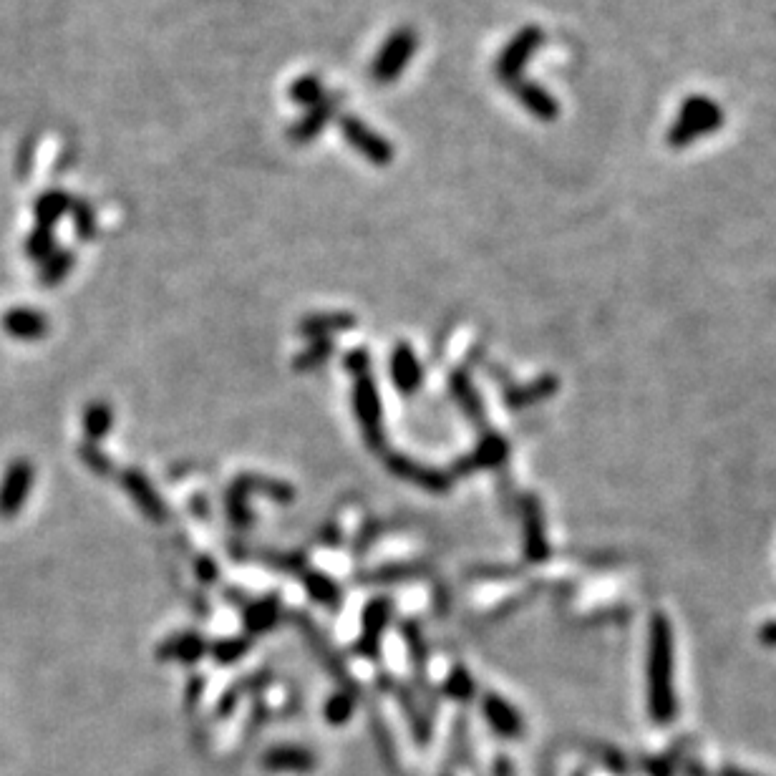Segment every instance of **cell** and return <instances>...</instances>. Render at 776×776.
Instances as JSON below:
<instances>
[{
    "label": "cell",
    "instance_id": "cell-28",
    "mask_svg": "<svg viewBox=\"0 0 776 776\" xmlns=\"http://www.w3.org/2000/svg\"><path fill=\"white\" fill-rule=\"evenodd\" d=\"M247 643H240V640H227V643L217 645V661H235V658H240L242 653H245Z\"/></svg>",
    "mask_w": 776,
    "mask_h": 776
},
{
    "label": "cell",
    "instance_id": "cell-9",
    "mask_svg": "<svg viewBox=\"0 0 776 776\" xmlns=\"http://www.w3.org/2000/svg\"><path fill=\"white\" fill-rule=\"evenodd\" d=\"M484 716H487L489 726L497 731L499 736H507V739H517L522 734V719L520 714L509 706L507 701H502L499 696H487L484 698Z\"/></svg>",
    "mask_w": 776,
    "mask_h": 776
},
{
    "label": "cell",
    "instance_id": "cell-8",
    "mask_svg": "<svg viewBox=\"0 0 776 776\" xmlns=\"http://www.w3.org/2000/svg\"><path fill=\"white\" fill-rule=\"evenodd\" d=\"M263 766L268 771H290V774H308L315 769V756L308 749H300V746H278V749H270L265 754Z\"/></svg>",
    "mask_w": 776,
    "mask_h": 776
},
{
    "label": "cell",
    "instance_id": "cell-14",
    "mask_svg": "<svg viewBox=\"0 0 776 776\" xmlns=\"http://www.w3.org/2000/svg\"><path fill=\"white\" fill-rule=\"evenodd\" d=\"M71 200L63 192H46L41 200L36 202V227H46L51 230L66 212H69Z\"/></svg>",
    "mask_w": 776,
    "mask_h": 776
},
{
    "label": "cell",
    "instance_id": "cell-4",
    "mask_svg": "<svg viewBox=\"0 0 776 776\" xmlns=\"http://www.w3.org/2000/svg\"><path fill=\"white\" fill-rule=\"evenodd\" d=\"M542 43V31L537 26L525 28L514 36V41L504 48V53L497 61V74L504 84H517L520 81V71L525 69L527 58L540 48Z\"/></svg>",
    "mask_w": 776,
    "mask_h": 776
},
{
    "label": "cell",
    "instance_id": "cell-20",
    "mask_svg": "<svg viewBox=\"0 0 776 776\" xmlns=\"http://www.w3.org/2000/svg\"><path fill=\"white\" fill-rule=\"evenodd\" d=\"M26 252L33 257V260H46L48 255L53 252V230H46V227H36L31 232L26 242Z\"/></svg>",
    "mask_w": 776,
    "mask_h": 776
},
{
    "label": "cell",
    "instance_id": "cell-7",
    "mask_svg": "<svg viewBox=\"0 0 776 776\" xmlns=\"http://www.w3.org/2000/svg\"><path fill=\"white\" fill-rule=\"evenodd\" d=\"M3 328L8 336L18 338V341H38L46 336L48 320L33 308H11L3 315Z\"/></svg>",
    "mask_w": 776,
    "mask_h": 776
},
{
    "label": "cell",
    "instance_id": "cell-19",
    "mask_svg": "<svg viewBox=\"0 0 776 776\" xmlns=\"http://www.w3.org/2000/svg\"><path fill=\"white\" fill-rule=\"evenodd\" d=\"M290 96H293L298 104H305V106H315L320 104V96H323V89H320V81L313 79V76H303V79H298L293 84V89H290Z\"/></svg>",
    "mask_w": 776,
    "mask_h": 776
},
{
    "label": "cell",
    "instance_id": "cell-10",
    "mask_svg": "<svg viewBox=\"0 0 776 776\" xmlns=\"http://www.w3.org/2000/svg\"><path fill=\"white\" fill-rule=\"evenodd\" d=\"M356 414L361 419L363 429L368 436H373L378 431V419H381V401H378L376 386L368 376H361L356 381Z\"/></svg>",
    "mask_w": 776,
    "mask_h": 776
},
{
    "label": "cell",
    "instance_id": "cell-27",
    "mask_svg": "<svg viewBox=\"0 0 776 776\" xmlns=\"http://www.w3.org/2000/svg\"><path fill=\"white\" fill-rule=\"evenodd\" d=\"M74 217H76V230H79L81 237L94 235V215H91L89 205H76Z\"/></svg>",
    "mask_w": 776,
    "mask_h": 776
},
{
    "label": "cell",
    "instance_id": "cell-17",
    "mask_svg": "<svg viewBox=\"0 0 776 776\" xmlns=\"http://www.w3.org/2000/svg\"><path fill=\"white\" fill-rule=\"evenodd\" d=\"M202 653H205V643L197 635H182L162 648V656L179 658V661H197Z\"/></svg>",
    "mask_w": 776,
    "mask_h": 776
},
{
    "label": "cell",
    "instance_id": "cell-25",
    "mask_svg": "<svg viewBox=\"0 0 776 776\" xmlns=\"http://www.w3.org/2000/svg\"><path fill=\"white\" fill-rule=\"evenodd\" d=\"M446 691H449V696H457V698H469L474 691V683L472 678L467 676L464 671H457L454 676L449 678V683H446Z\"/></svg>",
    "mask_w": 776,
    "mask_h": 776
},
{
    "label": "cell",
    "instance_id": "cell-16",
    "mask_svg": "<svg viewBox=\"0 0 776 776\" xmlns=\"http://www.w3.org/2000/svg\"><path fill=\"white\" fill-rule=\"evenodd\" d=\"M43 270H41V280L46 285H56L61 283L66 275H69L71 265H74V255L66 250H53L51 255L43 260Z\"/></svg>",
    "mask_w": 776,
    "mask_h": 776
},
{
    "label": "cell",
    "instance_id": "cell-12",
    "mask_svg": "<svg viewBox=\"0 0 776 776\" xmlns=\"http://www.w3.org/2000/svg\"><path fill=\"white\" fill-rule=\"evenodd\" d=\"M512 91L517 94V99L522 101V104L527 106V111L530 114H535L537 119H545V121H552L557 114H560V106H557V101L552 99L550 94H547L545 89H540L537 84H530V81H517V84H512Z\"/></svg>",
    "mask_w": 776,
    "mask_h": 776
},
{
    "label": "cell",
    "instance_id": "cell-1",
    "mask_svg": "<svg viewBox=\"0 0 776 776\" xmlns=\"http://www.w3.org/2000/svg\"><path fill=\"white\" fill-rule=\"evenodd\" d=\"M648 686H651V714L658 724H671L676 716V693H673V635L671 623L656 615L651 628V663H648Z\"/></svg>",
    "mask_w": 776,
    "mask_h": 776
},
{
    "label": "cell",
    "instance_id": "cell-11",
    "mask_svg": "<svg viewBox=\"0 0 776 776\" xmlns=\"http://www.w3.org/2000/svg\"><path fill=\"white\" fill-rule=\"evenodd\" d=\"M391 376H394V383L399 386L401 394H414L416 388H419L421 366L419 358L414 356L409 346L396 348L394 358H391Z\"/></svg>",
    "mask_w": 776,
    "mask_h": 776
},
{
    "label": "cell",
    "instance_id": "cell-3",
    "mask_svg": "<svg viewBox=\"0 0 776 776\" xmlns=\"http://www.w3.org/2000/svg\"><path fill=\"white\" fill-rule=\"evenodd\" d=\"M416 51V33L411 28H399L394 36L388 38L386 46L381 48L378 58L373 61V79L378 84H388L404 71L406 63L411 61Z\"/></svg>",
    "mask_w": 776,
    "mask_h": 776
},
{
    "label": "cell",
    "instance_id": "cell-22",
    "mask_svg": "<svg viewBox=\"0 0 776 776\" xmlns=\"http://www.w3.org/2000/svg\"><path fill=\"white\" fill-rule=\"evenodd\" d=\"M351 716H353V698L346 696V693H336V696L326 703V719L331 721V724L341 726L346 724Z\"/></svg>",
    "mask_w": 776,
    "mask_h": 776
},
{
    "label": "cell",
    "instance_id": "cell-15",
    "mask_svg": "<svg viewBox=\"0 0 776 776\" xmlns=\"http://www.w3.org/2000/svg\"><path fill=\"white\" fill-rule=\"evenodd\" d=\"M331 114H333L331 104H315L313 109L305 114V119L298 121V124L290 129V139H293V142H310V139L326 126V121L331 119Z\"/></svg>",
    "mask_w": 776,
    "mask_h": 776
},
{
    "label": "cell",
    "instance_id": "cell-5",
    "mask_svg": "<svg viewBox=\"0 0 776 776\" xmlns=\"http://www.w3.org/2000/svg\"><path fill=\"white\" fill-rule=\"evenodd\" d=\"M33 487V467L26 459H18L6 469V477L0 482V517H16L26 504Z\"/></svg>",
    "mask_w": 776,
    "mask_h": 776
},
{
    "label": "cell",
    "instance_id": "cell-23",
    "mask_svg": "<svg viewBox=\"0 0 776 776\" xmlns=\"http://www.w3.org/2000/svg\"><path fill=\"white\" fill-rule=\"evenodd\" d=\"M275 618H278V608H275L273 600H268V603H260L255 605V608H250L245 620L250 630H263L268 628V625H273Z\"/></svg>",
    "mask_w": 776,
    "mask_h": 776
},
{
    "label": "cell",
    "instance_id": "cell-2",
    "mask_svg": "<svg viewBox=\"0 0 776 776\" xmlns=\"http://www.w3.org/2000/svg\"><path fill=\"white\" fill-rule=\"evenodd\" d=\"M721 124H724V111H721V106L714 99L691 96V99L683 101L678 119L673 121L666 142L673 149H681L686 144L696 142L703 134H714Z\"/></svg>",
    "mask_w": 776,
    "mask_h": 776
},
{
    "label": "cell",
    "instance_id": "cell-6",
    "mask_svg": "<svg viewBox=\"0 0 776 776\" xmlns=\"http://www.w3.org/2000/svg\"><path fill=\"white\" fill-rule=\"evenodd\" d=\"M343 126V137L363 154V157L371 159L373 164H388L394 159V149L386 139H381L378 134H373L366 124H361L358 119L348 116V119L341 121Z\"/></svg>",
    "mask_w": 776,
    "mask_h": 776
},
{
    "label": "cell",
    "instance_id": "cell-21",
    "mask_svg": "<svg viewBox=\"0 0 776 776\" xmlns=\"http://www.w3.org/2000/svg\"><path fill=\"white\" fill-rule=\"evenodd\" d=\"M353 318H346V315H315V318L303 320V333H315V336H323L331 328H343L351 326Z\"/></svg>",
    "mask_w": 776,
    "mask_h": 776
},
{
    "label": "cell",
    "instance_id": "cell-24",
    "mask_svg": "<svg viewBox=\"0 0 776 776\" xmlns=\"http://www.w3.org/2000/svg\"><path fill=\"white\" fill-rule=\"evenodd\" d=\"M328 356H331V343H328V341H318L313 348H310V351H305L303 356H300L298 361H295V366H298V368H315V366H318V363L326 361Z\"/></svg>",
    "mask_w": 776,
    "mask_h": 776
},
{
    "label": "cell",
    "instance_id": "cell-18",
    "mask_svg": "<svg viewBox=\"0 0 776 776\" xmlns=\"http://www.w3.org/2000/svg\"><path fill=\"white\" fill-rule=\"evenodd\" d=\"M111 424H114V414H111V409L106 404H91L89 409H86L84 426L91 439H101V436L109 434Z\"/></svg>",
    "mask_w": 776,
    "mask_h": 776
},
{
    "label": "cell",
    "instance_id": "cell-30",
    "mask_svg": "<svg viewBox=\"0 0 776 776\" xmlns=\"http://www.w3.org/2000/svg\"><path fill=\"white\" fill-rule=\"evenodd\" d=\"M764 638L771 640V643H776V625H771V628H764Z\"/></svg>",
    "mask_w": 776,
    "mask_h": 776
},
{
    "label": "cell",
    "instance_id": "cell-29",
    "mask_svg": "<svg viewBox=\"0 0 776 776\" xmlns=\"http://www.w3.org/2000/svg\"><path fill=\"white\" fill-rule=\"evenodd\" d=\"M81 457H84L86 462H89L99 474H101V469H109V462H106L104 457H99V454H96V449H91V446L81 449Z\"/></svg>",
    "mask_w": 776,
    "mask_h": 776
},
{
    "label": "cell",
    "instance_id": "cell-26",
    "mask_svg": "<svg viewBox=\"0 0 776 776\" xmlns=\"http://www.w3.org/2000/svg\"><path fill=\"white\" fill-rule=\"evenodd\" d=\"M477 451H479V454H477L479 462L487 464V467H489V464H497L499 459L504 457V444L499 439H487L482 446H479Z\"/></svg>",
    "mask_w": 776,
    "mask_h": 776
},
{
    "label": "cell",
    "instance_id": "cell-13",
    "mask_svg": "<svg viewBox=\"0 0 776 776\" xmlns=\"http://www.w3.org/2000/svg\"><path fill=\"white\" fill-rule=\"evenodd\" d=\"M121 482L126 484V489H129V494H132V499L144 509V514H147V517H152V520H157V522L164 520L162 502H159V497L154 494L152 484H149L147 479L142 477V474L126 472L124 477H121Z\"/></svg>",
    "mask_w": 776,
    "mask_h": 776
}]
</instances>
